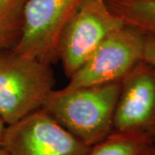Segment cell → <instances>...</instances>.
Returning <instances> with one entry per match:
<instances>
[{
  "label": "cell",
  "mask_w": 155,
  "mask_h": 155,
  "mask_svg": "<svg viewBox=\"0 0 155 155\" xmlns=\"http://www.w3.org/2000/svg\"><path fill=\"white\" fill-rule=\"evenodd\" d=\"M121 80L66 91L54 90L42 110L82 143L91 147L113 130Z\"/></svg>",
  "instance_id": "obj_1"
},
{
  "label": "cell",
  "mask_w": 155,
  "mask_h": 155,
  "mask_svg": "<svg viewBox=\"0 0 155 155\" xmlns=\"http://www.w3.org/2000/svg\"><path fill=\"white\" fill-rule=\"evenodd\" d=\"M54 85L50 64L0 50V118L6 126L41 110Z\"/></svg>",
  "instance_id": "obj_2"
},
{
  "label": "cell",
  "mask_w": 155,
  "mask_h": 155,
  "mask_svg": "<svg viewBox=\"0 0 155 155\" xmlns=\"http://www.w3.org/2000/svg\"><path fill=\"white\" fill-rule=\"evenodd\" d=\"M145 34L122 25L108 35L64 87L66 91L120 81L142 61Z\"/></svg>",
  "instance_id": "obj_3"
},
{
  "label": "cell",
  "mask_w": 155,
  "mask_h": 155,
  "mask_svg": "<svg viewBox=\"0 0 155 155\" xmlns=\"http://www.w3.org/2000/svg\"><path fill=\"white\" fill-rule=\"evenodd\" d=\"M85 0H28L22 35L12 48L50 64L59 60L58 45L65 27Z\"/></svg>",
  "instance_id": "obj_4"
},
{
  "label": "cell",
  "mask_w": 155,
  "mask_h": 155,
  "mask_svg": "<svg viewBox=\"0 0 155 155\" xmlns=\"http://www.w3.org/2000/svg\"><path fill=\"white\" fill-rule=\"evenodd\" d=\"M122 25L105 0H85L59 41L58 56L66 76L72 77L104 39Z\"/></svg>",
  "instance_id": "obj_5"
},
{
  "label": "cell",
  "mask_w": 155,
  "mask_h": 155,
  "mask_svg": "<svg viewBox=\"0 0 155 155\" xmlns=\"http://www.w3.org/2000/svg\"><path fill=\"white\" fill-rule=\"evenodd\" d=\"M0 148L11 155H88L91 149L42 109L6 126Z\"/></svg>",
  "instance_id": "obj_6"
},
{
  "label": "cell",
  "mask_w": 155,
  "mask_h": 155,
  "mask_svg": "<svg viewBox=\"0 0 155 155\" xmlns=\"http://www.w3.org/2000/svg\"><path fill=\"white\" fill-rule=\"evenodd\" d=\"M112 131L143 134L155 143V67L143 60L121 79Z\"/></svg>",
  "instance_id": "obj_7"
},
{
  "label": "cell",
  "mask_w": 155,
  "mask_h": 155,
  "mask_svg": "<svg viewBox=\"0 0 155 155\" xmlns=\"http://www.w3.org/2000/svg\"><path fill=\"white\" fill-rule=\"evenodd\" d=\"M123 25L155 35V0H105Z\"/></svg>",
  "instance_id": "obj_8"
},
{
  "label": "cell",
  "mask_w": 155,
  "mask_h": 155,
  "mask_svg": "<svg viewBox=\"0 0 155 155\" xmlns=\"http://www.w3.org/2000/svg\"><path fill=\"white\" fill-rule=\"evenodd\" d=\"M153 142L143 134L112 131L92 146L88 155H145Z\"/></svg>",
  "instance_id": "obj_9"
},
{
  "label": "cell",
  "mask_w": 155,
  "mask_h": 155,
  "mask_svg": "<svg viewBox=\"0 0 155 155\" xmlns=\"http://www.w3.org/2000/svg\"><path fill=\"white\" fill-rule=\"evenodd\" d=\"M27 1L0 0V50L12 49L19 41Z\"/></svg>",
  "instance_id": "obj_10"
},
{
  "label": "cell",
  "mask_w": 155,
  "mask_h": 155,
  "mask_svg": "<svg viewBox=\"0 0 155 155\" xmlns=\"http://www.w3.org/2000/svg\"><path fill=\"white\" fill-rule=\"evenodd\" d=\"M142 60L155 67V35L145 34Z\"/></svg>",
  "instance_id": "obj_11"
},
{
  "label": "cell",
  "mask_w": 155,
  "mask_h": 155,
  "mask_svg": "<svg viewBox=\"0 0 155 155\" xmlns=\"http://www.w3.org/2000/svg\"><path fill=\"white\" fill-rule=\"evenodd\" d=\"M5 128L6 124L0 118V146H1V143H2V140H3V137H4V134H5Z\"/></svg>",
  "instance_id": "obj_12"
},
{
  "label": "cell",
  "mask_w": 155,
  "mask_h": 155,
  "mask_svg": "<svg viewBox=\"0 0 155 155\" xmlns=\"http://www.w3.org/2000/svg\"><path fill=\"white\" fill-rule=\"evenodd\" d=\"M145 155H155V147L154 145H153V147L150 148L148 151H147V153H146Z\"/></svg>",
  "instance_id": "obj_13"
},
{
  "label": "cell",
  "mask_w": 155,
  "mask_h": 155,
  "mask_svg": "<svg viewBox=\"0 0 155 155\" xmlns=\"http://www.w3.org/2000/svg\"><path fill=\"white\" fill-rule=\"evenodd\" d=\"M0 155H11L10 153H8L6 151H5L4 149L0 148Z\"/></svg>",
  "instance_id": "obj_14"
},
{
  "label": "cell",
  "mask_w": 155,
  "mask_h": 155,
  "mask_svg": "<svg viewBox=\"0 0 155 155\" xmlns=\"http://www.w3.org/2000/svg\"><path fill=\"white\" fill-rule=\"evenodd\" d=\"M153 145H154V147H155V143H153Z\"/></svg>",
  "instance_id": "obj_15"
}]
</instances>
